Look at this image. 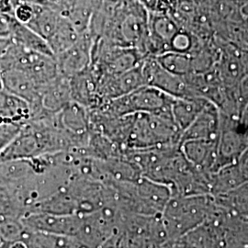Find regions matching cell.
Instances as JSON below:
<instances>
[{
	"label": "cell",
	"mask_w": 248,
	"mask_h": 248,
	"mask_svg": "<svg viewBox=\"0 0 248 248\" xmlns=\"http://www.w3.org/2000/svg\"><path fill=\"white\" fill-rule=\"evenodd\" d=\"M10 43V40L8 38H0V57L2 56L3 53L5 52L6 48Z\"/></svg>",
	"instance_id": "cell-33"
},
{
	"label": "cell",
	"mask_w": 248,
	"mask_h": 248,
	"mask_svg": "<svg viewBox=\"0 0 248 248\" xmlns=\"http://www.w3.org/2000/svg\"><path fill=\"white\" fill-rule=\"evenodd\" d=\"M9 39L11 42L29 50L53 55L47 42L42 36L36 33L30 27L18 22L12 15H10Z\"/></svg>",
	"instance_id": "cell-17"
},
{
	"label": "cell",
	"mask_w": 248,
	"mask_h": 248,
	"mask_svg": "<svg viewBox=\"0 0 248 248\" xmlns=\"http://www.w3.org/2000/svg\"><path fill=\"white\" fill-rule=\"evenodd\" d=\"M210 102L201 98H174L171 102V114L175 123L183 133L196 117Z\"/></svg>",
	"instance_id": "cell-19"
},
{
	"label": "cell",
	"mask_w": 248,
	"mask_h": 248,
	"mask_svg": "<svg viewBox=\"0 0 248 248\" xmlns=\"http://www.w3.org/2000/svg\"><path fill=\"white\" fill-rule=\"evenodd\" d=\"M25 227L65 236H78L82 232L86 214H57L50 213H29L22 217Z\"/></svg>",
	"instance_id": "cell-6"
},
{
	"label": "cell",
	"mask_w": 248,
	"mask_h": 248,
	"mask_svg": "<svg viewBox=\"0 0 248 248\" xmlns=\"http://www.w3.org/2000/svg\"><path fill=\"white\" fill-rule=\"evenodd\" d=\"M236 163L243 177L246 179V181H248V147L244 151Z\"/></svg>",
	"instance_id": "cell-28"
},
{
	"label": "cell",
	"mask_w": 248,
	"mask_h": 248,
	"mask_svg": "<svg viewBox=\"0 0 248 248\" xmlns=\"http://www.w3.org/2000/svg\"><path fill=\"white\" fill-rule=\"evenodd\" d=\"M23 124L16 123L0 124V153L4 150L19 133Z\"/></svg>",
	"instance_id": "cell-25"
},
{
	"label": "cell",
	"mask_w": 248,
	"mask_h": 248,
	"mask_svg": "<svg viewBox=\"0 0 248 248\" xmlns=\"http://www.w3.org/2000/svg\"><path fill=\"white\" fill-rule=\"evenodd\" d=\"M3 89L10 94L25 100L31 111L39 105L42 86L36 83L24 72L10 69L1 72Z\"/></svg>",
	"instance_id": "cell-12"
},
{
	"label": "cell",
	"mask_w": 248,
	"mask_h": 248,
	"mask_svg": "<svg viewBox=\"0 0 248 248\" xmlns=\"http://www.w3.org/2000/svg\"><path fill=\"white\" fill-rule=\"evenodd\" d=\"M158 248H183V247L180 245V243L176 240V241H168L162 246H160Z\"/></svg>",
	"instance_id": "cell-32"
},
{
	"label": "cell",
	"mask_w": 248,
	"mask_h": 248,
	"mask_svg": "<svg viewBox=\"0 0 248 248\" xmlns=\"http://www.w3.org/2000/svg\"><path fill=\"white\" fill-rule=\"evenodd\" d=\"M248 147V134L242 129L238 120L220 112V132L214 172L224 166L236 163Z\"/></svg>",
	"instance_id": "cell-5"
},
{
	"label": "cell",
	"mask_w": 248,
	"mask_h": 248,
	"mask_svg": "<svg viewBox=\"0 0 248 248\" xmlns=\"http://www.w3.org/2000/svg\"><path fill=\"white\" fill-rule=\"evenodd\" d=\"M95 39L89 31L83 32L75 45L55 56L59 74L70 78L89 68L91 63L92 47Z\"/></svg>",
	"instance_id": "cell-10"
},
{
	"label": "cell",
	"mask_w": 248,
	"mask_h": 248,
	"mask_svg": "<svg viewBox=\"0 0 248 248\" xmlns=\"http://www.w3.org/2000/svg\"><path fill=\"white\" fill-rule=\"evenodd\" d=\"M236 99L239 108V115L248 103V76H245L236 88Z\"/></svg>",
	"instance_id": "cell-26"
},
{
	"label": "cell",
	"mask_w": 248,
	"mask_h": 248,
	"mask_svg": "<svg viewBox=\"0 0 248 248\" xmlns=\"http://www.w3.org/2000/svg\"><path fill=\"white\" fill-rule=\"evenodd\" d=\"M72 101L69 78L59 74L54 79L42 86L39 105L31 111V119L56 114Z\"/></svg>",
	"instance_id": "cell-8"
},
{
	"label": "cell",
	"mask_w": 248,
	"mask_h": 248,
	"mask_svg": "<svg viewBox=\"0 0 248 248\" xmlns=\"http://www.w3.org/2000/svg\"><path fill=\"white\" fill-rule=\"evenodd\" d=\"M240 60L245 76H248V48L240 49Z\"/></svg>",
	"instance_id": "cell-30"
},
{
	"label": "cell",
	"mask_w": 248,
	"mask_h": 248,
	"mask_svg": "<svg viewBox=\"0 0 248 248\" xmlns=\"http://www.w3.org/2000/svg\"><path fill=\"white\" fill-rule=\"evenodd\" d=\"M220 132V111L208 102L195 120L181 133L180 143L188 140L217 141Z\"/></svg>",
	"instance_id": "cell-11"
},
{
	"label": "cell",
	"mask_w": 248,
	"mask_h": 248,
	"mask_svg": "<svg viewBox=\"0 0 248 248\" xmlns=\"http://www.w3.org/2000/svg\"><path fill=\"white\" fill-rule=\"evenodd\" d=\"M173 97L150 86H143L123 97L107 100L98 111L109 116L153 113L170 108Z\"/></svg>",
	"instance_id": "cell-4"
},
{
	"label": "cell",
	"mask_w": 248,
	"mask_h": 248,
	"mask_svg": "<svg viewBox=\"0 0 248 248\" xmlns=\"http://www.w3.org/2000/svg\"><path fill=\"white\" fill-rule=\"evenodd\" d=\"M223 248H248V245L244 243H239V242L225 240Z\"/></svg>",
	"instance_id": "cell-31"
},
{
	"label": "cell",
	"mask_w": 248,
	"mask_h": 248,
	"mask_svg": "<svg viewBox=\"0 0 248 248\" xmlns=\"http://www.w3.org/2000/svg\"><path fill=\"white\" fill-rule=\"evenodd\" d=\"M238 123L242 129L248 134V103L241 111L238 117Z\"/></svg>",
	"instance_id": "cell-29"
},
{
	"label": "cell",
	"mask_w": 248,
	"mask_h": 248,
	"mask_svg": "<svg viewBox=\"0 0 248 248\" xmlns=\"http://www.w3.org/2000/svg\"><path fill=\"white\" fill-rule=\"evenodd\" d=\"M141 68L146 86L159 89L173 98H191L186 77L166 70L155 56H145L141 62Z\"/></svg>",
	"instance_id": "cell-7"
},
{
	"label": "cell",
	"mask_w": 248,
	"mask_h": 248,
	"mask_svg": "<svg viewBox=\"0 0 248 248\" xmlns=\"http://www.w3.org/2000/svg\"><path fill=\"white\" fill-rule=\"evenodd\" d=\"M72 100L88 109H95L103 104L98 93L97 78L90 68L69 78Z\"/></svg>",
	"instance_id": "cell-14"
},
{
	"label": "cell",
	"mask_w": 248,
	"mask_h": 248,
	"mask_svg": "<svg viewBox=\"0 0 248 248\" xmlns=\"http://www.w3.org/2000/svg\"><path fill=\"white\" fill-rule=\"evenodd\" d=\"M213 202L211 194L171 196L160 216L169 241L181 238L206 222Z\"/></svg>",
	"instance_id": "cell-1"
},
{
	"label": "cell",
	"mask_w": 248,
	"mask_h": 248,
	"mask_svg": "<svg viewBox=\"0 0 248 248\" xmlns=\"http://www.w3.org/2000/svg\"><path fill=\"white\" fill-rule=\"evenodd\" d=\"M20 241L27 248H96L77 236L58 235L28 228Z\"/></svg>",
	"instance_id": "cell-15"
},
{
	"label": "cell",
	"mask_w": 248,
	"mask_h": 248,
	"mask_svg": "<svg viewBox=\"0 0 248 248\" xmlns=\"http://www.w3.org/2000/svg\"><path fill=\"white\" fill-rule=\"evenodd\" d=\"M98 93L103 103L107 100L123 97L145 85L141 62L128 71L118 75L101 76L96 78Z\"/></svg>",
	"instance_id": "cell-9"
},
{
	"label": "cell",
	"mask_w": 248,
	"mask_h": 248,
	"mask_svg": "<svg viewBox=\"0 0 248 248\" xmlns=\"http://www.w3.org/2000/svg\"><path fill=\"white\" fill-rule=\"evenodd\" d=\"M25 214V210L14 196L7 191L0 190V220L22 218Z\"/></svg>",
	"instance_id": "cell-23"
},
{
	"label": "cell",
	"mask_w": 248,
	"mask_h": 248,
	"mask_svg": "<svg viewBox=\"0 0 248 248\" xmlns=\"http://www.w3.org/2000/svg\"><path fill=\"white\" fill-rule=\"evenodd\" d=\"M246 179L243 177L237 163L224 166L213 172L211 177L210 193L213 197L225 195L243 185Z\"/></svg>",
	"instance_id": "cell-16"
},
{
	"label": "cell",
	"mask_w": 248,
	"mask_h": 248,
	"mask_svg": "<svg viewBox=\"0 0 248 248\" xmlns=\"http://www.w3.org/2000/svg\"><path fill=\"white\" fill-rule=\"evenodd\" d=\"M155 57L162 67L175 75L185 77L192 73V61L188 53L169 51Z\"/></svg>",
	"instance_id": "cell-21"
},
{
	"label": "cell",
	"mask_w": 248,
	"mask_h": 248,
	"mask_svg": "<svg viewBox=\"0 0 248 248\" xmlns=\"http://www.w3.org/2000/svg\"><path fill=\"white\" fill-rule=\"evenodd\" d=\"M0 90H3V82L1 78V72H0Z\"/></svg>",
	"instance_id": "cell-35"
},
{
	"label": "cell",
	"mask_w": 248,
	"mask_h": 248,
	"mask_svg": "<svg viewBox=\"0 0 248 248\" xmlns=\"http://www.w3.org/2000/svg\"><path fill=\"white\" fill-rule=\"evenodd\" d=\"M31 117V108L25 100L9 92L0 90V124H24Z\"/></svg>",
	"instance_id": "cell-18"
},
{
	"label": "cell",
	"mask_w": 248,
	"mask_h": 248,
	"mask_svg": "<svg viewBox=\"0 0 248 248\" xmlns=\"http://www.w3.org/2000/svg\"><path fill=\"white\" fill-rule=\"evenodd\" d=\"M22 218H6L0 220V238L9 244L20 241L25 232Z\"/></svg>",
	"instance_id": "cell-22"
},
{
	"label": "cell",
	"mask_w": 248,
	"mask_h": 248,
	"mask_svg": "<svg viewBox=\"0 0 248 248\" xmlns=\"http://www.w3.org/2000/svg\"><path fill=\"white\" fill-rule=\"evenodd\" d=\"M35 12V4L30 1H18L14 4L12 16L22 24H29Z\"/></svg>",
	"instance_id": "cell-24"
},
{
	"label": "cell",
	"mask_w": 248,
	"mask_h": 248,
	"mask_svg": "<svg viewBox=\"0 0 248 248\" xmlns=\"http://www.w3.org/2000/svg\"><path fill=\"white\" fill-rule=\"evenodd\" d=\"M241 11H242V14H243L244 18H246L248 21V0H243Z\"/></svg>",
	"instance_id": "cell-34"
},
{
	"label": "cell",
	"mask_w": 248,
	"mask_h": 248,
	"mask_svg": "<svg viewBox=\"0 0 248 248\" xmlns=\"http://www.w3.org/2000/svg\"><path fill=\"white\" fill-rule=\"evenodd\" d=\"M10 69L26 73L41 86L59 75L53 55L29 50L11 41L0 57V72Z\"/></svg>",
	"instance_id": "cell-3"
},
{
	"label": "cell",
	"mask_w": 248,
	"mask_h": 248,
	"mask_svg": "<svg viewBox=\"0 0 248 248\" xmlns=\"http://www.w3.org/2000/svg\"><path fill=\"white\" fill-rule=\"evenodd\" d=\"M179 147L191 167L205 174H213L217 158V141L188 140L181 142Z\"/></svg>",
	"instance_id": "cell-13"
},
{
	"label": "cell",
	"mask_w": 248,
	"mask_h": 248,
	"mask_svg": "<svg viewBox=\"0 0 248 248\" xmlns=\"http://www.w3.org/2000/svg\"><path fill=\"white\" fill-rule=\"evenodd\" d=\"M10 35V15L0 12V38H8Z\"/></svg>",
	"instance_id": "cell-27"
},
{
	"label": "cell",
	"mask_w": 248,
	"mask_h": 248,
	"mask_svg": "<svg viewBox=\"0 0 248 248\" xmlns=\"http://www.w3.org/2000/svg\"><path fill=\"white\" fill-rule=\"evenodd\" d=\"M181 131L171 109L133 114L124 150H141L168 144H179Z\"/></svg>",
	"instance_id": "cell-2"
},
{
	"label": "cell",
	"mask_w": 248,
	"mask_h": 248,
	"mask_svg": "<svg viewBox=\"0 0 248 248\" xmlns=\"http://www.w3.org/2000/svg\"><path fill=\"white\" fill-rule=\"evenodd\" d=\"M80 35L81 34L72 24L71 21L62 16L59 26L57 27L53 35L48 39L47 44L55 57L75 45L79 39Z\"/></svg>",
	"instance_id": "cell-20"
}]
</instances>
